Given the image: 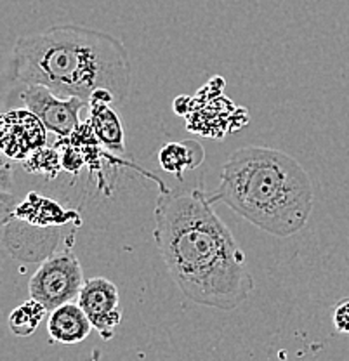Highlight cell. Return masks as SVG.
Here are the masks:
<instances>
[{"label":"cell","instance_id":"6da1fadb","mask_svg":"<svg viewBox=\"0 0 349 361\" xmlns=\"http://www.w3.org/2000/svg\"><path fill=\"white\" fill-rule=\"evenodd\" d=\"M153 236L172 280L193 302L233 311L252 293L245 254L200 188L160 195Z\"/></svg>","mask_w":349,"mask_h":361},{"label":"cell","instance_id":"7a4b0ae2","mask_svg":"<svg viewBox=\"0 0 349 361\" xmlns=\"http://www.w3.org/2000/svg\"><path fill=\"white\" fill-rule=\"evenodd\" d=\"M14 80L42 85L59 97L87 101L110 90L116 106L129 101L133 65L125 45L114 35L77 25L51 26L18 39L11 59Z\"/></svg>","mask_w":349,"mask_h":361},{"label":"cell","instance_id":"3957f363","mask_svg":"<svg viewBox=\"0 0 349 361\" xmlns=\"http://www.w3.org/2000/svg\"><path fill=\"white\" fill-rule=\"evenodd\" d=\"M209 200L223 202L269 235H295L313 212V186L294 157L264 146L231 153L221 171V183Z\"/></svg>","mask_w":349,"mask_h":361},{"label":"cell","instance_id":"277c9868","mask_svg":"<svg viewBox=\"0 0 349 361\" xmlns=\"http://www.w3.org/2000/svg\"><path fill=\"white\" fill-rule=\"evenodd\" d=\"M84 283V271L77 255L71 250H61L49 255L33 273L28 290L32 299L52 311L61 304L78 299Z\"/></svg>","mask_w":349,"mask_h":361},{"label":"cell","instance_id":"5b68a950","mask_svg":"<svg viewBox=\"0 0 349 361\" xmlns=\"http://www.w3.org/2000/svg\"><path fill=\"white\" fill-rule=\"evenodd\" d=\"M20 101L42 120L47 130L61 137H70L77 133L80 127L78 115L89 106L87 101L80 97H59L42 85H26L20 94Z\"/></svg>","mask_w":349,"mask_h":361},{"label":"cell","instance_id":"8992f818","mask_svg":"<svg viewBox=\"0 0 349 361\" xmlns=\"http://www.w3.org/2000/svg\"><path fill=\"white\" fill-rule=\"evenodd\" d=\"M46 126L28 108L0 115V149L11 160H28L46 146Z\"/></svg>","mask_w":349,"mask_h":361},{"label":"cell","instance_id":"52a82bcc","mask_svg":"<svg viewBox=\"0 0 349 361\" xmlns=\"http://www.w3.org/2000/svg\"><path fill=\"white\" fill-rule=\"evenodd\" d=\"M77 302L89 316L99 336L104 341H110L122 322L118 288L114 281L103 276L91 278L82 287Z\"/></svg>","mask_w":349,"mask_h":361},{"label":"cell","instance_id":"ba28073f","mask_svg":"<svg viewBox=\"0 0 349 361\" xmlns=\"http://www.w3.org/2000/svg\"><path fill=\"white\" fill-rule=\"evenodd\" d=\"M94 329L89 316L78 302H66L51 311L47 330L52 341L61 344H78L91 336Z\"/></svg>","mask_w":349,"mask_h":361},{"label":"cell","instance_id":"9c48e42d","mask_svg":"<svg viewBox=\"0 0 349 361\" xmlns=\"http://www.w3.org/2000/svg\"><path fill=\"white\" fill-rule=\"evenodd\" d=\"M91 110V129L97 141L115 153L125 152V134L122 122L115 113V106L99 101L89 103Z\"/></svg>","mask_w":349,"mask_h":361},{"label":"cell","instance_id":"30bf717a","mask_svg":"<svg viewBox=\"0 0 349 361\" xmlns=\"http://www.w3.org/2000/svg\"><path fill=\"white\" fill-rule=\"evenodd\" d=\"M200 146L197 142H169L160 149V165L164 171L172 172L178 178H181L185 169H195L200 164L202 157L195 155L200 152Z\"/></svg>","mask_w":349,"mask_h":361},{"label":"cell","instance_id":"8fae6325","mask_svg":"<svg viewBox=\"0 0 349 361\" xmlns=\"http://www.w3.org/2000/svg\"><path fill=\"white\" fill-rule=\"evenodd\" d=\"M47 310L40 302L30 297V300L18 306L9 316V329L14 336L30 337L39 329L40 322L46 316Z\"/></svg>","mask_w":349,"mask_h":361},{"label":"cell","instance_id":"7c38bea8","mask_svg":"<svg viewBox=\"0 0 349 361\" xmlns=\"http://www.w3.org/2000/svg\"><path fill=\"white\" fill-rule=\"evenodd\" d=\"M20 200L11 191L0 190V228H4L18 212Z\"/></svg>","mask_w":349,"mask_h":361},{"label":"cell","instance_id":"4fadbf2b","mask_svg":"<svg viewBox=\"0 0 349 361\" xmlns=\"http://www.w3.org/2000/svg\"><path fill=\"white\" fill-rule=\"evenodd\" d=\"M333 329L343 336H349V297L339 300L332 313Z\"/></svg>","mask_w":349,"mask_h":361},{"label":"cell","instance_id":"5bb4252c","mask_svg":"<svg viewBox=\"0 0 349 361\" xmlns=\"http://www.w3.org/2000/svg\"><path fill=\"white\" fill-rule=\"evenodd\" d=\"M13 161L0 149V190L11 191L14 186V167Z\"/></svg>","mask_w":349,"mask_h":361}]
</instances>
